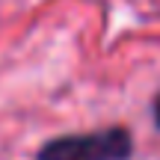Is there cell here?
Masks as SVG:
<instances>
[{"mask_svg": "<svg viewBox=\"0 0 160 160\" xmlns=\"http://www.w3.org/2000/svg\"><path fill=\"white\" fill-rule=\"evenodd\" d=\"M131 151V133L122 128H107L95 133L53 139L39 151V160H128Z\"/></svg>", "mask_w": 160, "mask_h": 160, "instance_id": "obj_1", "label": "cell"}, {"mask_svg": "<svg viewBox=\"0 0 160 160\" xmlns=\"http://www.w3.org/2000/svg\"><path fill=\"white\" fill-rule=\"evenodd\" d=\"M154 119H157V125H160V101H157V107H154Z\"/></svg>", "mask_w": 160, "mask_h": 160, "instance_id": "obj_2", "label": "cell"}]
</instances>
